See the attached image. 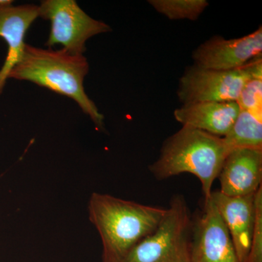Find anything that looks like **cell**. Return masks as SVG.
I'll return each instance as SVG.
<instances>
[{
	"label": "cell",
	"instance_id": "5bb4252c",
	"mask_svg": "<svg viewBox=\"0 0 262 262\" xmlns=\"http://www.w3.org/2000/svg\"><path fill=\"white\" fill-rule=\"evenodd\" d=\"M148 3L170 20H198L208 6L206 0H149Z\"/></svg>",
	"mask_w": 262,
	"mask_h": 262
},
{
	"label": "cell",
	"instance_id": "3957f363",
	"mask_svg": "<svg viewBox=\"0 0 262 262\" xmlns=\"http://www.w3.org/2000/svg\"><path fill=\"white\" fill-rule=\"evenodd\" d=\"M229 154L223 137L193 127L182 128L163 143L159 158L149 166L158 180L188 173L201 183L205 200L211 198L212 187Z\"/></svg>",
	"mask_w": 262,
	"mask_h": 262
},
{
	"label": "cell",
	"instance_id": "6da1fadb",
	"mask_svg": "<svg viewBox=\"0 0 262 262\" xmlns=\"http://www.w3.org/2000/svg\"><path fill=\"white\" fill-rule=\"evenodd\" d=\"M88 210L102 242V262L123 261L133 248L154 232L166 212L161 207L98 192L90 196Z\"/></svg>",
	"mask_w": 262,
	"mask_h": 262
},
{
	"label": "cell",
	"instance_id": "30bf717a",
	"mask_svg": "<svg viewBox=\"0 0 262 262\" xmlns=\"http://www.w3.org/2000/svg\"><path fill=\"white\" fill-rule=\"evenodd\" d=\"M218 178L220 192L225 195L255 194L262 186V149H235L229 151Z\"/></svg>",
	"mask_w": 262,
	"mask_h": 262
},
{
	"label": "cell",
	"instance_id": "2e32d148",
	"mask_svg": "<svg viewBox=\"0 0 262 262\" xmlns=\"http://www.w3.org/2000/svg\"><path fill=\"white\" fill-rule=\"evenodd\" d=\"M255 208L254 229L246 262H262V186L255 193Z\"/></svg>",
	"mask_w": 262,
	"mask_h": 262
},
{
	"label": "cell",
	"instance_id": "5b68a950",
	"mask_svg": "<svg viewBox=\"0 0 262 262\" xmlns=\"http://www.w3.org/2000/svg\"><path fill=\"white\" fill-rule=\"evenodd\" d=\"M262 73V56L232 70L188 67L179 80L177 96L183 105L199 102L237 101L244 84Z\"/></svg>",
	"mask_w": 262,
	"mask_h": 262
},
{
	"label": "cell",
	"instance_id": "8fae6325",
	"mask_svg": "<svg viewBox=\"0 0 262 262\" xmlns=\"http://www.w3.org/2000/svg\"><path fill=\"white\" fill-rule=\"evenodd\" d=\"M211 198L227 226L239 262H246L254 229L255 194L229 196L215 191Z\"/></svg>",
	"mask_w": 262,
	"mask_h": 262
},
{
	"label": "cell",
	"instance_id": "7c38bea8",
	"mask_svg": "<svg viewBox=\"0 0 262 262\" xmlns=\"http://www.w3.org/2000/svg\"><path fill=\"white\" fill-rule=\"evenodd\" d=\"M239 110L236 101L199 102L182 105L173 115L183 126L224 137L233 125Z\"/></svg>",
	"mask_w": 262,
	"mask_h": 262
},
{
	"label": "cell",
	"instance_id": "8992f818",
	"mask_svg": "<svg viewBox=\"0 0 262 262\" xmlns=\"http://www.w3.org/2000/svg\"><path fill=\"white\" fill-rule=\"evenodd\" d=\"M39 17L51 24L46 46L61 45L70 54L82 56L88 39L112 31L108 24L84 13L75 0H45L39 5Z\"/></svg>",
	"mask_w": 262,
	"mask_h": 262
},
{
	"label": "cell",
	"instance_id": "52a82bcc",
	"mask_svg": "<svg viewBox=\"0 0 262 262\" xmlns=\"http://www.w3.org/2000/svg\"><path fill=\"white\" fill-rule=\"evenodd\" d=\"M192 262H239L232 237L211 198L193 220Z\"/></svg>",
	"mask_w": 262,
	"mask_h": 262
},
{
	"label": "cell",
	"instance_id": "ba28073f",
	"mask_svg": "<svg viewBox=\"0 0 262 262\" xmlns=\"http://www.w3.org/2000/svg\"><path fill=\"white\" fill-rule=\"evenodd\" d=\"M262 53V27L244 37L227 39L214 36L193 51L194 65L214 70L241 68Z\"/></svg>",
	"mask_w": 262,
	"mask_h": 262
},
{
	"label": "cell",
	"instance_id": "9c48e42d",
	"mask_svg": "<svg viewBox=\"0 0 262 262\" xmlns=\"http://www.w3.org/2000/svg\"><path fill=\"white\" fill-rule=\"evenodd\" d=\"M39 17V6L22 5L13 6L8 0L0 5V37L8 45V54L0 70V95L3 94L8 76L23 57L25 37L33 22Z\"/></svg>",
	"mask_w": 262,
	"mask_h": 262
},
{
	"label": "cell",
	"instance_id": "9a60e30c",
	"mask_svg": "<svg viewBox=\"0 0 262 262\" xmlns=\"http://www.w3.org/2000/svg\"><path fill=\"white\" fill-rule=\"evenodd\" d=\"M236 102L239 110L249 112L262 120V73L246 82Z\"/></svg>",
	"mask_w": 262,
	"mask_h": 262
},
{
	"label": "cell",
	"instance_id": "277c9868",
	"mask_svg": "<svg viewBox=\"0 0 262 262\" xmlns=\"http://www.w3.org/2000/svg\"><path fill=\"white\" fill-rule=\"evenodd\" d=\"M192 225L184 196H173L158 227L122 262H192Z\"/></svg>",
	"mask_w": 262,
	"mask_h": 262
},
{
	"label": "cell",
	"instance_id": "7a4b0ae2",
	"mask_svg": "<svg viewBox=\"0 0 262 262\" xmlns=\"http://www.w3.org/2000/svg\"><path fill=\"white\" fill-rule=\"evenodd\" d=\"M89 72V63L83 55L27 44L21 60L10 72L8 79L29 81L72 98L90 117L96 128L103 130L104 117L84 91V77Z\"/></svg>",
	"mask_w": 262,
	"mask_h": 262
},
{
	"label": "cell",
	"instance_id": "e0dca14e",
	"mask_svg": "<svg viewBox=\"0 0 262 262\" xmlns=\"http://www.w3.org/2000/svg\"><path fill=\"white\" fill-rule=\"evenodd\" d=\"M8 0H0V5L5 4V3H7Z\"/></svg>",
	"mask_w": 262,
	"mask_h": 262
},
{
	"label": "cell",
	"instance_id": "4fadbf2b",
	"mask_svg": "<svg viewBox=\"0 0 262 262\" xmlns=\"http://www.w3.org/2000/svg\"><path fill=\"white\" fill-rule=\"evenodd\" d=\"M228 151L235 149H262V120L239 110L230 130L223 137Z\"/></svg>",
	"mask_w": 262,
	"mask_h": 262
}]
</instances>
